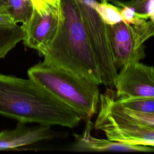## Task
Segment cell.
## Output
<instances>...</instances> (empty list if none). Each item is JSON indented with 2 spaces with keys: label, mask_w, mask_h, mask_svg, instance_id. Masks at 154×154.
I'll list each match as a JSON object with an SVG mask.
<instances>
[{
  "label": "cell",
  "mask_w": 154,
  "mask_h": 154,
  "mask_svg": "<svg viewBox=\"0 0 154 154\" xmlns=\"http://www.w3.org/2000/svg\"><path fill=\"white\" fill-rule=\"evenodd\" d=\"M0 114L22 123L73 128L82 120L73 109L29 78L0 74Z\"/></svg>",
  "instance_id": "1"
},
{
  "label": "cell",
  "mask_w": 154,
  "mask_h": 154,
  "mask_svg": "<svg viewBox=\"0 0 154 154\" xmlns=\"http://www.w3.org/2000/svg\"><path fill=\"white\" fill-rule=\"evenodd\" d=\"M60 23L44 61L102 84L97 63L75 0H59Z\"/></svg>",
  "instance_id": "2"
},
{
  "label": "cell",
  "mask_w": 154,
  "mask_h": 154,
  "mask_svg": "<svg viewBox=\"0 0 154 154\" xmlns=\"http://www.w3.org/2000/svg\"><path fill=\"white\" fill-rule=\"evenodd\" d=\"M29 78L66 103L82 117L90 120L97 110L99 84L44 61L30 67Z\"/></svg>",
  "instance_id": "3"
},
{
  "label": "cell",
  "mask_w": 154,
  "mask_h": 154,
  "mask_svg": "<svg viewBox=\"0 0 154 154\" xmlns=\"http://www.w3.org/2000/svg\"><path fill=\"white\" fill-rule=\"evenodd\" d=\"M112 59L116 69L140 62L146 55L144 42L154 35V22L144 19L134 25L121 21L107 25Z\"/></svg>",
  "instance_id": "4"
},
{
  "label": "cell",
  "mask_w": 154,
  "mask_h": 154,
  "mask_svg": "<svg viewBox=\"0 0 154 154\" xmlns=\"http://www.w3.org/2000/svg\"><path fill=\"white\" fill-rule=\"evenodd\" d=\"M87 31L99 68L106 69L113 65L108 26L100 18L97 7L108 0H75Z\"/></svg>",
  "instance_id": "5"
},
{
  "label": "cell",
  "mask_w": 154,
  "mask_h": 154,
  "mask_svg": "<svg viewBox=\"0 0 154 154\" xmlns=\"http://www.w3.org/2000/svg\"><path fill=\"white\" fill-rule=\"evenodd\" d=\"M93 126L108 139L134 145L154 147V129L126 120L99 107Z\"/></svg>",
  "instance_id": "6"
},
{
  "label": "cell",
  "mask_w": 154,
  "mask_h": 154,
  "mask_svg": "<svg viewBox=\"0 0 154 154\" xmlns=\"http://www.w3.org/2000/svg\"><path fill=\"white\" fill-rule=\"evenodd\" d=\"M113 85L117 99L154 97V67L140 62L128 64L117 72Z\"/></svg>",
  "instance_id": "7"
},
{
  "label": "cell",
  "mask_w": 154,
  "mask_h": 154,
  "mask_svg": "<svg viewBox=\"0 0 154 154\" xmlns=\"http://www.w3.org/2000/svg\"><path fill=\"white\" fill-rule=\"evenodd\" d=\"M60 17L59 5H51L46 10L40 12L34 9L29 22L22 26L25 31V37L23 40L24 45L42 54L56 35Z\"/></svg>",
  "instance_id": "8"
},
{
  "label": "cell",
  "mask_w": 154,
  "mask_h": 154,
  "mask_svg": "<svg viewBox=\"0 0 154 154\" xmlns=\"http://www.w3.org/2000/svg\"><path fill=\"white\" fill-rule=\"evenodd\" d=\"M93 123L90 120L86 121L85 127L81 134H74L75 142L70 147L71 150L78 152H152L154 147L141 145H134L113 141L109 139H101L92 136L91 132Z\"/></svg>",
  "instance_id": "9"
},
{
  "label": "cell",
  "mask_w": 154,
  "mask_h": 154,
  "mask_svg": "<svg viewBox=\"0 0 154 154\" xmlns=\"http://www.w3.org/2000/svg\"><path fill=\"white\" fill-rule=\"evenodd\" d=\"M25 124L19 122L15 128L0 132V150L31 145L40 141L52 139L57 136L49 126L40 125L39 126L31 128Z\"/></svg>",
  "instance_id": "10"
},
{
  "label": "cell",
  "mask_w": 154,
  "mask_h": 154,
  "mask_svg": "<svg viewBox=\"0 0 154 154\" xmlns=\"http://www.w3.org/2000/svg\"><path fill=\"white\" fill-rule=\"evenodd\" d=\"M99 105L108 112L132 123L154 129V113H144L124 108L116 100L115 92L109 89L100 94Z\"/></svg>",
  "instance_id": "11"
},
{
  "label": "cell",
  "mask_w": 154,
  "mask_h": 154,
  "mask_svg": "<svg viewBox=\"0 0 154 154\" xmlns=\"http://www.w3.org/2000/svg\"><path fill=\"white\" fill-rule=\"evenodd\" d=\"M25 31L22 25H0V58H4L19 42L23 41Z\"/></svg>",
  "instance_id": "12"
},
{
  "label": "cell",
  "mask_w": 154,
  "mask_h": 154,
  "mask_svg": "<svg viewBox=\"0 0 154 154\" xmlns=\"http://www.w3.org/2000/svg\"><path fill=\"white\" fill-rule=\"evenodd\" d=\"M8 11L16 23L25 26L29 22L34 7L30 0H8Z\"/></svg>",
  "instance_id": "13"
},
{
  "label": "cell",
  "mask_w": 154,
  "mask_h": 154,
  "mask_svg": "<svg viewBox=\"0 0 154 154\" xmlns=\"http://www.w3.org/2000/svg\"><path fill=\"white\" fill-rule=\"evenodd\" d=\"M116 100L125 108L144 113H154V97L116 99Z\"/></svg>",
  "instance_id": "14"
},
{
  "label": "cell",
  "mask_w": 154,
  "mask_h": 154,
  "mask_svg": "<svg viewBox=\"0 0 154 154\" xmlns=\"http://www.w3.org/2000/svg\"><path fill=\"white\" fill-rule=\"evenodd\" d=\"M97 11L100 18L107 25H112L122 21L120 8L109 2L99 4Z\"/></svg>",
  "instance_id": "15"
},
{
  "label": "cell",
  "mask_w": 154,
  "mask_h": 154,
  "mask_svg": "<svg viewBox=\"0 0 154 154\" xmlns=\"http://www.w3.org/2000/svg\"><path fill=\"white\" fill-rule=\"evenodd\" d=\"M124 6L132 8L138 17L154 22V0H130Z\"/></svg>",
  "instance_id": "16"
},
{
  "label": "cell",
  "mask_w": 154,
  "mask_h": 154,
  "mask_svg": "<svg viewBox=\"0 0 154 154\" xmlns=\"http://www.w3.org/2000/svg\"><path fill=\"white\" fill-rule=\"evenodd\" d=\"M120 8L122 21L126 24H137L144 19L138 17L134 10L130 7L124 6Z\"/></svg>",
  "instance_id": "17"
},
{
  "label": "cell",
  "mask_w": 154,
  "mask_h": 154,
  "mask_svg": "<svg viewBox=\"0 0 154 154\" xmlns=\"http://www.w3.org/2000/svg\"><path fill=\"white\" fill-rule=\"evenodd\" d=\"M33 5L34 9L38 11H45L51 5H58L59 0H30Z\"/></svg>",
  "instance_id": "18"
},
{
  "label": "cell",
  "mask_w": 154,
  "mask_h": 154,
  "mask_svg": "<svg viewBox=\"0 0 154 154\" xmlns=\"http://www.w3.org/2000/svg\"><path fill=\"white\" fill-rule=\"evenodd\" d=\"M16 24L8 11L7 7L0 8V25Z\"/></svg>",
  "instance_id": "19"
},
{
  "label": "cell",
  "mask_w": 154,
  "mask_h": 154,
  "mask_svg": "<svg viewBox=\"0 0 154 154\" xmlns=\"http://www.w3.org/2000/svg\"><path fill=\"white\" fill-rule=\"evenodd\" d=\"M108 1L109 2L112 4L113 5L119 7H121L125 3L127 2L130 0H108Z\"/></svg>",
  "instance_id": "20"
},
{
  "label": "cell",
  "mask_w": 154,
  "mask_h": 154,
  "mask_svg": "<svg viewBox=\"0 0 154 154\" xmlns=\"http://www.w3.org/2000/svg\"><path fill=\"white\" fill-rule=\"evenodd\" d=\"M8 5V0H0V8L7 7Z\"/></svg>",
  "instance_id": "21"
}]
</instances>
